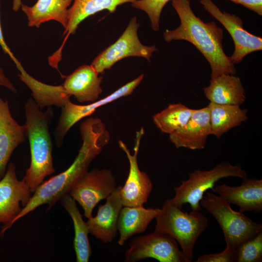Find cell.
Listing matches in <instances>:
<instances>
[{
	"label": "cell",
	"instance_id": "6da1fadb",
	"mask_svg": "<svg viewBox=\"0 0 262 262\" xmlns=\"http://www.w3.org/2000/svg\"><path fill=\"white\" fill-rule=\"evenodd\" d=\"M172 5L180 21V25L173 30L163 33L164 40H185L192 43L209 62L211 78L223 74L235 75L236 70L230 56L223 50V30L214 21L204 22L193 12L190 0H171Z\"/></svg>",
	"mask_w": 262,
	"mask_h": 262
},
{
	"label": "cell",
	"instance_id": "7a4b0ae2",
	"mask_svg": "<svg viewBox=\"0 0 262 262\" xmlns=\"http://www.w3.org/2000/svg\"><path fill=\"white\" fill-rule=\"evenodd\" d=\"M82 144L72 164L65 171L44 180L33 193L28 203L15 220V222L43 204L49 210L63 197L68 195L76 182L88 171L93 160L106 145L103 138L92 131L81 133Z\"/></svg>",
	"mask_w": 262,
	"mask_h": 262
},
{
	"label": "cell",
	"instance_id": "3957f363",
	"mask_svg": "<svg viewBox=\"0 0 262 262\" xmlns=\"http://www.w3.org/2000/svg\"><path fill=\"white\" fill-rule=\"evenodd\" d=\"M25 134L30 147L31 163L23 179L33 193L48 176L55 172L52 157L53 144L49 131L54 113L51 107L41 110L30 98L24 104Z\"/></svg>",
	"mask_w": 262,
	"mask_h": 262
},
{
	"label": "cell",
	"instance_id": "277c9868",
	"mask_svg": "<svg viewBox=\"0 0 262 262\" xmlns=\"http://www.w3.org/2000/svg\"><path fill=\"white\" fill-rule=\"evenodd\" d=\"M155 231L168 234L180 246L184 255L192 262L194 248L199 235L208 226V219L200 211L184 213L166 200L155 217Z\"/></svg>",
	"mask_w": 262,
	"mask_h": 262
},
{
	"label": "cell",
	"instance_id": "5b68a950",
	"mask_svg": "<svg viewBox=\"0 0 262 262\" xmlns=\"http://www.w3.org/2000/svg\"><path fill=\"white\" fill-rule=\"evenodd\" d=\"M200 204L216 220L223 231L226 246L231 248L236 249L262 232L261 224L253 221L242 212L234 211L230 204L219 196L207 192Z\"/></svg>",
	"mask_w": 262,
	"mask_h": 262
},
{
	"label": "cell",
	"instance_id": "8992f818",
	"mask_svg": "<svg viewBox=\"0 0 262 262\" xmlns=\"http://www.w3.org/2000/svg\"><path fill=\"white\" fill-rule=\"evenodd\" d=\"M229 177L244 180L247 178V175L240 165H233L229 162L220 163L210 170H195L189 175L187 180L174 188L175 195L168 200L180 209L183 204L189 203L192 211H200V201L206 191L213 188L220 179Z\"/></svg>",
	"mask_w": 262,
	"mask_h": 262
},
{
	"label": "cell",
	"instance_id": "52a82bcc",
	"mask_svg": "<svg viewBox=\"0 0 262 262\" xmlns=\"http://www.w3.org/2000/svg\"><path fill=\"white\" fill-rule=\"evenodd\" d=\"M125 262L153 258L160 262H190L170 235L155 231L133 238L125 253Z\"/></svg>",
	"mask_w": 262,
	"mask_h": 262
},
{
	"label": "cell",
	"instance_id": "ba28073f",
	"mask_svg": "<svg viewBox=\"0 0 262 262\" xmlns=\"http://www.w3.org/2000/svg\"><path fill=\"white\" fill-rule=\"evenodd\" d=\"M116 187V179L110 170L94 168L76 182L68 195L78 202L84 216L88 219L92 216L97 204L106 199Z\"/></svg>",
	"mask_w": 262,
	"mask_h": 262
},
{
	"label": "cell",
	"instance_id": "9c48e42d",
	"mask_svg": "<svg viewBox=\"0 0 262 262\" xmlns=\"http://www.w3.org/2000/svg\"><path fill=\"white\" fill-rule=\"evenodd\" d=\"M139 27L136 17H132L120 37L95 58L91 65L98 73L103 74L117 62L128 57H141L150 61L158 49L155 46H146L140 42L137 35Z\"/></svg>",
	"mask_w": 262,
	"mask_h": 262
},
{
	"label": "cell",
	"instance_id": "30bf717a",
	"mask_svg": "<svg viewBox=\"0 0 262 262\" xmlns=\"http://www.w3.org/2000/svg\"><path fill=\"white\" fill-rule=\"evenodd\" d=\"M31 193L24 179L18 180L16 166L10 163L4 176L0 180V223L3 224L0 231L1 238L15 223L22 209L20 204L23 208L28 203Z\"/></svg>",
	"mask_w": 262,
	"mask_h": 262
},
{
	"label": "cell",
	"instance_id": "8fae6325",
	"mask_svg": "<svg viewBox=\"0 0 262 262\" xmlns=\"http://www.w3.org/2000/svg\"><path fill=\"white\" fill-rule=\"evenodd\" d=\"M144 77L142 74L134 80L127 83L117 90L106 96L87 105H78L68 100L61 108V113L54 131L55 144L60 147L69 130L79 121L93 114L98 108L118 98L132 94Z\"/></svg>",
	"mask_w": 262,
	"mask_h": 262
},
{
	"label": "cell",
	"instance_id": "7c38bea8",
	"mask_svg": "<svg viewBox=\"0 0 262 262\" xmlns=\"http://www.w3.org/2000/svg\"><path fill=\"white\" fill-rule=\"evenodd\" d=\"M144 134L143 127L136 132L133 154L123 142L118 141L119 147L125 153L130 165L128 177L120 191L123 206L143 205L147 201L152 190L153 185L150 178L146 172L140 170L137 162L140 142Z\"/></svg>",
	"mask_w": 262,
	"mask_h": 262
},
{
	"label": "cell",
	"instance_id": "4fadbf2b",
	"mask_svg": "<svg viewBox=\"0 0 262 262\" xmlns=\"http://www.w3.org/2000/svg\"><path fill=\"white\" fill-rule=\"evenodd\" d=\"M203 8L218 20L228 31L234 44V50L230 56L234 64L241 63L247 54L262 49V38L246 31L239 16L222 12L212 0H199Z\"/></svg>",
	"mask_w": 262,
	"mask_h": 262
},
{
	"label": "cell",
	"instance_id": "5bb4252c",
	"mask_svg": "<svg viewBox=\"0 0 262 262\" xmlns=\"http://www.w3.org/2000/svg\"><path fill=\"white\" fill-rule=\"evenodd\" d=\"M122 186H117L106 199L104 204L98 206L97 215L88 219L89 233L105 243H111L117 233V222L123 207L120 191Z\"/></svg>",
	"mask_w": 262,
	"mask_h": 262
},
{
	"label": "cell",
	"instance_id": "9a60e30c",
	"mask_svg": "<svg viewBox=\"0 0 262 262\" xmlns=\"http://www.w3.org/2000/svg\"><path fill=\"white\" fill-rule=\"evenodd\" d=\"M211 135L209 108L195 109L191 117L181 128L169 134V140L177 148L192 150L205 147L208 136Z\"/></svg>",
	"mask_w": 262,
	"mask_h": 262
},
{
	"label": "cell",
	"instance_id": "2e32d148",
	"mask_svg": "<svg viewBox=\"0 0 262 262\" xmlns=\"http://www.w3.org/2000/svg\"><path fill=\"white\" fill-rule=\"evenodd\" d=\"M211 190L230 204L237 205L241 212L258 213L262 210V179L246 178L240 186H230L224 183L214 185Z\"/></svg>",
	"mask_w": 262,
	"mask_h": 262
},
{
	"label": "cell",
	"instance_id": "e0dca14e",
	"mask_svg": "<svg viewBox=\"0 0 262 262\" xmlns=\"http://www.w3.org/2000/svg\"><path fill=\"white\" fill-rule=\"evenodd\" d=\"M91 65H83L65 77L62 84L65 92L80 102H94L102 93V77Z\"/></svg>",
	"mask_w": 262,
	"mask_h": 262
},
{
	"label": "cell",
	"instance_id": "ac0fdd59",
	"mask_svg": "<svg viewBox=\"0 0 262 262\" xmlns=\"http://www.w3.org/2000/svg\"><path fill=\"white\" fill-rule=\"evenodd\" d=\"M24 125L12 117L7 100L0 98V180L4 176L15 149L26 139Z\"/></svg>",
	"mask_w": 262,
	"mask_h": 262
},
{
	"label": "cell",
	"instance_id": "d6986e66",
	"mask_svg": "<svg viewBox=\"0 0 262 262\" xmlns=\"http://www.w3.org/2000/svg\"><path fill=\"white\" fill-rule=\"evenodd\" d=\"M136 0H73L72 6L68 10L67 24L63 35H66L60 48L51 55L55 61L62 59V49L68 37L74 34L79 24L87 17L102 10L115 12L118 6Z\"/></svg>",
	"mask_w": 262,
	"mask_h": 262
},
{
	"label": "cell",
	"instance_id": "ffe728a7",
	"mask_svg": "<svg viewBox=\"0 0 262 262\" xmlns=\"http://www.w3.org/2000/svg\"><path fill=\"white\" fill-rule=\"evenodd\" d=\"M210 102L240 106L246 100L245 91L240 79L225 74L211 78L210 85L204 89Z\"/></svg>",
	"mask_w": 262,
	"mask_h": 262
},
{
	"label": "cell",
	"instance_id": "44dd1931",
	"mask_svg": "<svg viewBox=\"0 0 262 262\" xmlns=\"http://www.w3.org/2000/svg\"><path fill=\"white\" fill-rule=\"evenodd\" d=\"M160 212L158 208H145L143 205L123 206L117 222L119 238L118 244L123 246L126 241L135 234L144 232L151 221Z\"/></svg>",
	"mask_w": 262,
	"mask_h": 262
},
{
	"label": "cell",
	"instance_id": "7402d4cb",
	"mask_svg": "<svg viewBox=\"0 0 262 262\" xmlns=\"http://www.w3.org/2000/svg\"><path fill=\"white\" fill-rule=\"evenodd\" d=\"M73 0H38L32 6L22 4L29 27H39L43 23L55 20L66 29L67 24L68 7Z\"/></svg>",
	"mask_w": 262,
	"mask_h": 262
},
{
	"label": "cell",
	"instance_id": "603a6c76",
	"mask_svg": "<svg viewBox=\"0 0 262 262\" xmlns=\"http://www.w3.org/2000/svg\"><path fill=\"white\" fill-rule=\"evenodd\" d=\"M17 68L20 72L18 74L20 80L30 89L33 99L41 110L52 106L61 108L70 99L62 84L51 85L44 83L30 75L21 65Z\"/></svg>",
	"mask_w": 262,
	"mask_h": 262
},
{
	"label": "cell",
	"instance_id": "cb8c5ba5",
	"mask_svg": "<svg viewBox=\"0 0 262 262\" xmlns=\"http://www.w3.org/2000/svg\"><path fill=\"white\" fill-rule=\"evenodd\" d=\"M209 108L211 134L219 139L231 129L247 119V111L239 105L218 104L213 102Z\"/></svg>",
	"mask_w": 262,
	"mask_h": 262
},
{
	"label": "cell",
	"instance_id": "d4e9b609",
	"mask_svg": "<svg viewBox=\"0 0 262 262\" xmlns=\"http://www.w3.org/2000/svg\"><path fill=\"white\" fill-rule=\"evenodd\" d=\"M60 200L73 221L75 231L73 245L76 262H88L92 251L88 238L89 231L87 222L83 220L76 201L71 196L66 195Z\"/></svg>",
	"mask_w": 262,
	"mask_h": 262
},
{
	"label": "cell",
	"instance_id": "484cf974",
	"mask_svg": "<svg viewBox=\"0 0 262 262\" xmlns=\"http://www.w3.org/2000/svg\"><path fill=\"white\" fill-rule=\"evenodd\" d=\"M194 110L180 103H172L154 115L152 119L161 132L170 134L185 125Z\"/></svg>",
	"mask_w": 262,
	"mask_h": 262
},
{
	"label": "cell",
	"instance_id": "4316f807",
	"mask_svg": "<svg viewBox=\"0 0 262 262\" xmlns=\"http://www.w3.org/2000/svg\"><path fill=\"white\" fill-rule=\"evenodd\" d=\"M237 262L262 261V232L246 240L236 249Z\"/></svg>",
	"mask_w": 262,
	"mask_h": 262
},
{
	"label": "cell",
	"instance_id": "83f0119b",
	"mask_svg": "<svg viewBox=\"0 0 262 262\" xmlns=\"http://www.w3.org/2000/svg\"><path fill=\"white\" fill-rule=\"evenodd\" d=\"M171 0H136L131 3L134 8L142 10L148 15L152 29L157 31L160 28L161 12L166 4Z\"/></svg>",
	"mask_w": 262,
	"mask_h": 262
},
{
	"label": "cell",
	"instance_id": "f1b7e54d",
	"mask_svg": "<svg viewBox=\"0 0 262 262\" xmlns=\"http://www.w3.org/2000/svg\"><path fill=\"white\" fill-rule=\"evenodd\" d=\"M236 249L226 246L221 252L214 254H207L200 256L196 262H236Z\"/></svg>",
	"mask_w": 262,
	"mask_h": 262
},
{
	"label": "cell",
	"instance_id": "f546056e",
	"mask_svg": "<svg viewBox=\"0 0 262 262\" xmlns=\"http://www.w3.org/2000/svg\"><path fill=\"white\" fill-rule=\"evenodd\" d=\"M236 4H241L248 9L262 15V0H229Z\"/></svg>",
	"mask_w": 262,
	"mask_h": 262
},
{
	"label": "cell",
	"instance_id": "4dcf8cb0",
	"mask_svg": "<svg viewBox=\"0 0 262 262\" xmlns=\"http://www.w3.org/2000/svg\"><path fill=\"white\" fill-rule=\"evenodd\" d=\"M0 46L4 52L7 54L15 63L16 66L21 64L18 60L14 56L10 48L7 46L4 39L0 21Z\"/></svg>",
	"mask_w": 262,
	"mask_h": 262
},
{
	"label": "cell",
	"instance_id": "1f68e13d",
	"mask_svg": "<svg viewBox=\"0 0 262 262\" xmlns=\"http://www.w3.org/2000/svg\"><path fill=\"white\" fill-rule=\"evenodd\" d=\"M0 86H3L8 89L10 90L12 92L16 93L17 91L14 87L13 83L4 74L3 70L0 67Z\"/></svg>",
	"mask_w": 262,
	"mask_h": 262
},
{
	"label": "cell",
	"instance_id": "d6a6232c",
	"mask_svg": "<svg viewBox=\"0 0 262 262\" xmlns=\"http://www.w3.org/2000/svg\"><path fill=\"white\" fill-rule=\"evenodd\" d=\"M22 4L21 0H13V10L15 12L17 11Z\"/></svg>",
	"mask_w": 262,
	"mask_h": 262
}]
</instances>
